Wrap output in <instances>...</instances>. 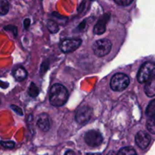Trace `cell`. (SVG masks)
<instances>
[{"mask_svg": "<svg viewBox=\"0 0 155 155\" xmlns=\"http://www.w3.org/2000/svg\"><path fill=\"white\" fill-rule=\"evenodd\" d=\"M86 143L90 147H98L103 142V137L101 134L95 130H90L86 133L84 136Z\"/></svg>", "mask_w": 155, "mask_h": 155, "instance_id": "obj_5", "label": "cell"}, {"mask_svg": "<svg viewBox=\"0 0 155 155\" xmlns=\"http://www.w3.org/2000/svg\"><path fill=\"white\" fill-rule=\"evenodd\" d=\"M29 95H30L33 98H35L39 94V89H38L37 86L34 84V83H31L30 88H29Z\"/></svg>", "mask_w": 155, "mask_h": 155, "instance_id": "obj_17", "label": "cell"}, {"mask_svg": "<svg viewBox=\"0 0 155 155\" xmlns=\"http://www.w3.org/2000/svg\"><path fill=\"white\" fill-rule=\"evenodd\" d=\"M107 155H117V154H115V153L114 152V151H110V152H109Z\"/></svg>", "mask_w": 155, "mask_h": 155, "instance_id": "obj_24", "label": "cell"}, {"mask_svg": "<svg viewBox=\"0 0 155 155\" xmlns=\"http://www.w3.org/2000/svg\"><path fill=\"white\" fill-rule=\"evenodd\" d=\"M130 84L128 76L122 73H117L113 76L110 80V88L114 91L120 92L124 90Z\"/></svg>", "mask_w": 155, "mask_h": 155, "instance_id": "obj_3", "label": "cell"}, {"mask_svg": "<svg viewBox=\"0 0 155 155\" xmlns=\"http://www.w3.org/2000/svg\"><path fill=\"white\" fill-rule=\"evenodd\" d=\"M108 16L106 15L105 18H102L99 19V21L97 22L94 27V33L97 35H101L105 32V27H106V23L108 21Z\"/></svg>", "mask_w": 155, "mask_h": 155, "instance_id": "obj_10", "label": "cell"}, {"mask_svg": "<svg viewBox=\"0 0 155 155\" xmlns=\"http://www.w3.org/2000/svg\"><path fill=\"white\" fill-rule=\"evenodd\" d=\"M155 76V64L148 61L142 65L137 75L139 83H145L153 79Z\"/></svg>", "mask_w": 155, "mask_h": 155, "instance_id": "obj_2", "label": "cell"}, {"mask_svg": "<svg viewBox=\"0 0 155 155\" xmlns=\"http://www.w3.org/2000/svg\"><path fill=\"white\" fill-rule=\"evenodd\" d=\"M114 2L120 5L127 6L133 3V0H114Z\"/></svg>", "mask_w": 155, "mask_h": 155, "instance_id": "obj_19", "label": "cell"}, {"mask_svg": "<svg viewBox=\"0 0 155 155\" xmlns=\"http://www.w3.org/2000/svg\"><path fill=\"white\" fill-rule=\"evenodd\" d=\"M146 114L150 117H155V99L152 100L148 105L145 111Z\"/></svg>", "mask_w": 155, "mask_h": 155, "instance_id": "obj_13", "label": "cell"}, {"mask_svg": "<svg viewBox=\"0 0 155 155\" xmlns=\"http://www.w3.org/2000/svg\"><path fill=\"white\" fill-rule=\"evenodd\" d=\"M24 27H25V28L26 29L28 28L29 25H30V20L28 19V18H27V19L24 20Z\"/></svg>", "mask_w": 155, "mask_h": 155, "instance_id": "obj_22", "label": "cell"}, {"mask_svg": "<svg viewBox=\"0 0 155 155\" xmlns=\"http://www.w3.org/2000/svg\"><path fill=\"white\" fill-rule=\"evenodd\" d=\"M92 114V109L88 106H83L77 111L75 119L78 124H83L85 123H87L90 120Z\"/></svg>", "mask_w": 155, "mask_h": 155, "instance_id": "obj_7", "label": "cell"}, {"mask_svg": "<svg viewBox=\"0 0 155 155\" xmlns=\"http://www.w3.org/2000/svg\"><path fill=\"white\" fill-rule=\"evenodd\" d=\"M47 28H48V30L52 33H58L59 30L58 25L54 21H51V20H48V21H47Z\"/></svg>", "mask_w": 155, "mask_h": 155, "instance_id": "obj_15", "label": "cell"}, {"mask_svg": "<svg viewBox=\"0 0 155 155\" xmlns=\"http://www.w3.org/2000/svg\"><path fill=\"white\" fill-rule=\"evenodd\" d=\"M117 155H137L136 151L131 147H125L118 151Z\"/></svg>", "mask_w": 155, "mask_h": 155, "instance_id": "obj_14", "label": "cell"}, {"mask_svg": "<svg viewBox=\"0 0 155 155\" xmlns=\"http://www.w3.org/2000/svg\"><path fill=\"white\" fill-rule=\"evenodd\" d=\"M64 155H76V154L74 153V151H71V150H68V151H67L65 152Z\"/></svg>", "mask_w": 155, "mask_h": 155, "instance_id": "obj_23", "label": "cell"}, {"mask_svg": "<svg viewBox=\"0 0 155 155\" xmlns=\"http://www.w3.org/2000/svg\"><path fill=\"white\" fill-rule=\"evenodd\" d=\"M147 129L150 133L155 134V117H151L147 121Z\"/></svg>", "mask_w": 155, "mask_h": 155, "instance_id": "obj_16", "label": "cell"}, {"mask_svg": "<svg viewBox=\"0 0 155 155\" xmlns=\"http://www.w3.org/2000/svg\"><path fill=\"white\" fill-rule=\"evenodd\" d=\"M145 94L148 97L155 96V77L146 83L145 87Z\"/></svg>", "mask_w": 155, "mask_h": 155, "instance_id": "obj_12", "label": "cell"}, {"mask_svg": "<svg viewBox=\"0 0 155 155\" xmlns=\"http://www.w3.org/2000/svg\"><path fill=\"white\" fill-rule=\"evenodd\" d=\"M50 118L47 114H41L37 118V126L43 132H47L50 129Z\"/></svg>", "mask_w": 155, "mask_h": 155, "instance_id": "obj_9", "label": "cell"}, {"mask_svg": "<svg viewBox=\"0 0 155 155\" xmlns=\"http://www.w3.org/2000/svg\"><path fill=\"white\" fill-rule=\"evenodd\" d=\"M13 76L17 81L21 82V81H23V80H24L26 78H27V73L24 68H22V67H19V68L14 70Z\"/></svg>", "mask_w": 155, "mask_h": 155, "instance_id": "obj_11", "label": "cell"}, {"mask_svg": "<svg viewBox=\"0 0 155 155\" xmlns=\"http://www.w3.org/2000/svg\"><path fill=\"white\" fill-rule=\"evenodd\" d=\"M1 144L3 147L7 148H14V146H15V142H12V141H8V142H4V141H2Z\"/></svg>", "mask_w": 155, "mask_h": 155, "instance_id": "obj_20", "label": "cell"}, {"mask_svg": "<svg viewBox=\"0 0 155 155\" xmlns=\"http://www.w3.org/2000/svg\"><path fill=\"white\" fill-rule=\"evenodd\" d=\"M68 99V92L61 84L56 83L51 86L49 92V101L53 106L64 105Z\"/></svg>", "mask_w": 155, "mask_h": 155, "instance_id": "obj_1", "label": "cell"}, {"mask_svg": "<svg viewBox=\"0 0 155 155\" xmlns=\"http://www.w3.org/2000/svg\"><path fill=\"white\" fill-rule=\"evenodd\" d=\"M9 10V5L8 2L6 1H2L1 2V6H0V12H1L2 15H5L8 13Z\"/></svg>", "mask_w": 155, "mask_h": 155, "instance_id": "obj_18", "label": "cell"}, {"mask_svg": "<svg viewBox=\"0 0 155 155\" xmlns=\"http://www.w3.org/2000/svg\"><path fill=\"white\" fill-rule=\"evenodd\" d=\"M82 43L81 39H67L62 41L60 44V48L63 52L69 53L77 50Z\"/></svg>", "mask_w": 155, "mask_h": 155, "instance_id": "obj_6", "label": "cell"}, {"mask_svg": "<svg viewBox=\"0 0 155 155\" xmlns=\"http://www.w3.org/2000/svg\"><path fill=\"white\" fill-rule=\"evenodd\" d=\"M112 44L108 39H99L94 42L92 45V49L94 53L98 57H103L108 54L111 49Z\"/></svg>", "mask_w": 155, "mask_h": 155, "instance_id": "obj_4", "label": "cell"}, {"mask_svg": "<svg viewBox=\"0 0 155 155\" xmlns=\"http://www.w3.org/2000/svg\"><path fill=\"white\" fill-rule=\"evenodd\" d=\"M11 107H12V108L13 109V110H15L17 114H18L19 115H23L22 110H21L19 107H18V106H15V105H12L11 106Z\"/></svg>", "mask_w": 155, "mask_h": 155, "instance_id": "obj_21", "label": "cell"}, {"mask_svg": "<svg viewBox=\"0 0 155 155\" xmlns=\"http://www.w3.org/2000/svg\"><path fill=\"white\" fill-rule=\"evenodd\" d=\"M151 136L145 132H139L136 136V143L142 149L148 148L151 142Z\"/></svg>", "mask_w": 155, "mask_h": 155, "instance_id": "obj_8", "label": "cell"}]
</instances>
